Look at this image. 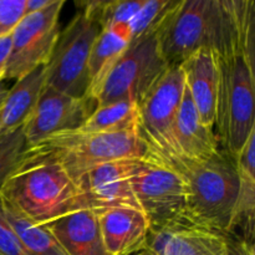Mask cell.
Returning <instances> with one entry per match:
<instances>
[{
  "mask_svg": "<svg viewBox=\"0 0 255 255\" xmlns=\"http://www.w3.org/2000/svg\"><path fill=\"white\" fill-rule=\"evenodd\" d=\"M143 2L144 0H95L84 2V7L95 15L101 30H104L115 25L131 24Z\"/></svg>",
  "mask_w": 255,
  "mask_h": 255,
  "instance_id": "23",
  "label": "cell"
},
{
  "mask_svg": "<svg viewBox=\"0 0 255 255\" xmlns=\"http://www.w3.org/2000/svg\"><path fill=\"white\" fill-rule=\"evenodd\" d=\"M65 0H55L41 11L26 14L11 32L5 80H17L45 66L60 35V14Z\"/></svg>",
  "mask_w": 255,
  "mask_h": 255,
  "instance_id": "10",
  "label": "cell"
},
{
  "mask_svg": "<svg viewBox=\"0 0 255 255\" xmlns=\"http://www.w3.org/2000/svg\"><path fill=\"white\" fill-rule=\"evenodd\" d=\"M169 66L198 50L221 54L236 45L255 49V4L252 0H179L157 32Z\"/></svg>",
  "mask_w": 255,
  "mask_h": 255,
  "instance_id": "1",
  "label": "cell"
},
{
  "mask_svg": "<svg viewBox=\"0 0 255 255\" xmlns=\"http://www.w3.org/2000/svg\"><path fill=\"white\" fill-rule=\"evenodd\" d=\"M179 65L184 75V85L201 122L214 129L219 84L217 52L207 49L198 50Z\"/></svg>",
  "mask_w": 255,
  "mask_h": 255,
  "instance_id": "14",
  "label": "cell"
},
{
  "mask_svg": "<svg viewBox=\"0 0 255 255\" xmlns=\"http://www.w3.org/2000/svg\"><path fill=\"white\" fill-rule=\"evenodd\" d=\"M2 213L26 255H69L46 224H37L0 197Z\"/></svg>",
  "mask_w": 255,
  "mask_h": 255,
  "instance_id": "19",
  "label": "cell"
},
{
  "mask_svg": "<svg viewBox=\"0 0 255 255\" xmlns=\"http://www.w3.org/2000/svg\"><path fill=\"white\" fill-rule=\"evenodd\" d=\"M129 42L131 29L127 24L115 25L100 31L92 45L89 59L90 86L87 97L95 100L105 79L117 60L126 51Z\"/></svg>",
  "mask_w": 255,
  "mask_h": 255,
  "instance_id": "18",
  "label": "cell"
},
{
  "mask_svg": "<svg viewBox=\"0 0 255 255\" xmlns=\"http://www.w3.org/2000/svg\"><path fill=\"white\" fill-rule=\"evenodd\" d=\"M133 255H156L154 253H152L151 251H148V249H143V251L138 252V253L133 254Z\"/></svg>",
  "mask_w": 255,
  "mask_h": 255,
  "instance_id": "32",
  "label": "cell"
},
{
  "mask_svg": "<svg viewBox=\"0 0 255 255\" xmlns=\"http://www.w3.org/2000/svg\"><path fill=\"white\" fill-rule=\"evenodd\" d=\"M0 255H26L2 213L0 202Z\"/></svg>",
  "mask_w": 255,
  "mask_h": 255,
  "instance_id": "26",
  "label": "cell"
},
{
  "mask_svg": "<svg viewBox=\"0 0 255 255\" xmlns=\"http://www.w3.org/2000/svg\"><path fill=\"white\" fill-rule=\"evenodd\" d=\"M95 109L94 99H75L45 86L31 117L22 127L27 144L32 148L52 134L76 131Z\"/></svg>",
  "mask_w": 255,
  "mask_h": 255,
  "instance_id": "11",
  "label": "cell"
},
{
  "mask_svg": "<svg viewBox=\"0 0 255 255\" xmlns=\"http://www.w3.org/2000/svg\"><path fill=\"white\" fill-rule=\"evenodd\" d=\"M54 1L55 0H25V11L26 14L41 11V10L49 7Z\"/></svg>",
  "mask_w": 255,
  "mask_h": 255,
  "instance_id": "29",
  "label": "cell"
},
{
  "mask_svg": "<svg viewBox=\"0 0 255 255\" xmlns=\"http://www.w3.org/2000/svg\"><path fill=\"white\" fill-rule=\"evenodd\" d=\"M136 159L106 162L90 169L77 181L87 209L94 212L115 207H133L141 209L131 182Z\"/></svg>",
  "mask_w": 255,
  "mask_h": 255,
  "instance_id": "12",
  "label": "cell"
},
{
  "mask_svg": "<svg viewBox=\"0 0 255 255\" xmlns=\"http://www.w3.org/2000/svg\"><path fill=\"white\" fill-rule=\"evenodd\" d=\"M184 94L181 65L168 67L143 101L138 105L137 134L152 158L181 171L183 161L176 141V120Z\"/></svg>",
  "mask_w": 255,
  "mask_h": 255,
  "instance_id": "5",
  "label": "cell"
},
{
  "mask_svg": "<svg viewBox=\"0 0 255 255\" xmlns=\"http://www.w3.org/2000/svg\"><path fill=\"white\" fill-rule=\"evenodd\" d=\"M131 182L137 203L151 228L188 223L184 218L186 183L178 171L152 157L137 158Z\"/></svg>",
  "mask_w": 255,
  "mask_h": 255,
  "instance_id": "9",
  "label": "cell"
},
{
  "mask_svg": "<svg viewBox=\"0 0 255 255\" xmlns=\"http://www.w3.org/2000/svg\"><path fill=\"white\" fill-rule=\"evenodd\" d=\"M229 248H231V246H229ZM229 248L226 249V251L214 252V253H209V254H206V255H228L229 254Z\"/></svg>",
  "mask_w": 255,
  "mask_h": 255,
  "instance_id": "31",
  "label": "cell"
},
{
  "mask_svg": "<svg viewBox=\"0 0 255 255\" xmlns=\"http://www.w3.org/2000/svg\"><path fill=\"white\" fill-rule=\"evenodd\" d=\"M138 121V105L119 101L99 106L76 131L84 133H120L134 131Z\"/></svg>",
  "mask_w": 255,
  "mask_h": 255,
  "instance_id": "20",
  "label": "cell"
},
{
  "mask_svg": "<svg viewBox=\"0 0 255 255\" xmlns=\"http://www.w3.org/2000/svg\"><path fill=\"white\" fill-rule=\"evenodd\" d=\"M10 45H11V35L0 37V82L4 81V72L10 54Z\"/></svg>",
  "mask_w": 255,
  "mask_h": 255,
  "instance_id": "27",
  "label": "cell"
},
{
  "mask_svg": "<svg viewBox=\"0 0 255 255\" xmlns=\"http://www.w3.org/2000/svg\"><path fill=\"white\" fill-rule=\"evenodd\" d=\"M36 148L51 154L76 184L86 172L106 162L152 157L136 129L120 133L61 132L47 137Z\"/></svg>",
  "mask_w": 255,
  "mask_h": 255,
  "instance_id": "6",
  "label": "cell"
},
{
  "mask_svg": "<svg viewBox=\"0 0 255 255\" xmlns=\"http://www.w3.org/2000/svg\"><path fill=\"white\" fill-rule=\"evenodd\" d=\"M25 14V0H0V37L11 35Z\"/></svg>",
  "mask_w": 255,
  "mask_h": 255,
  "instance_id": "25",
  "label": "cell"
},
{
  "mask_svg": "<svg viewBox=\"0 0 255 255\" xmlns=\"http://www.w3.org/2000/svg\"><path fill=\"white\" fill-rule=\"evenodd\" d=\"M95 213L102 243L110 255H133L146 249L151 224L141 209L115 207Z\"/></svg>",
  "mask_w": 255,
  "mask_h": 255,
  "instance_id": "13",
  "label": "cell"
},
{
  "mask_svg": "<svg viewBox=\"0 0 255 255\" xmlns=\"http://www.w3.org/2000/svg\"><path fill=\"white\" fill-rule=\"evenodd\" d=\"M7 91H9V87L6 86L5 81L0 82V107H1L2 102H4V99L6 97Z\"/></svg>",
  "mask_w": 255,
  "mask_h": 255,
  "instance_id": "30",
  "label": "cell"
},
{
  "mask_svg": "<svg viewBox=\"0 0 255 255\" xmlns=\"http://www.w3.org/2000/svg\"><path fill=\"white\" fill-rule=\"evenodd\" d=\"M0 197L37 224H49L87 209L79 186L50 153L30 148L7 178Z\"/></svg>",
  "mask_w": 255,
  "mask_h": 255,
  "instance_id": "2",
  "label": "cell"
},
{
  "mask_svg": "<svg viewBox=\"0 0 255 255\" xmlns=\"http://www.w3.org/2000/svg\"><path fill=\"white\" fill-rule=\"evenodd\" d=\"M228 255H255L254 246L231 238V248Z\"/></svg>",
  "mask_w": 255,
  "mask_h": 255,
  "instance_id": "28",
  "label": "cell"
},
{
  "mask_svg": "<svg viewBox=\"0 0 255 255\" xmlns=\"http://www.w3.org/2000/svg\"><path fill=\"white\" fill-rule=\"evenodd\" d=\"M179 173L186 183V221L229 237L239 192L234 162L221 151L208 161L183 162Z\"/></svg>",
  "mask_w": 255,
  "mask_h": 255,
  "instance_id": "4",
  "label": "cell"
},
{
  "mask_svg": "<svg viewBox=\"0 0 255 255\" xmlns=\"http://www.w3.org/2000/svg\"><path fill=\"white\" fill-rule=\"evenodd\" d=\"M168 67L157 34L129 42L97 92L96 107L119 101L139 105Z\"/></svg>",
  "mask_w": 255,
  "mask_h": 255,
  "instance_id": "8",
  "label": "cell"
},
{
  "mask_svg": "<svg viewBox=\"0 0 255 255\" xmlns=\"http://www.w3.org/2000/svg\"><path fill=\"white\" fill-rule=\"evenodd\" d=\"M22 127L14 131L0 132V191L30 149Z\"/></svg>",
  "mask_w": 255,
  "mask_h": 255,
  "instance_id": "24",
  "label": "cell"
},
{
  "mask_svg": "<svg viewBox=\"0 0 255 255\" xmlns=\"http://www.w3.org/2000/svg\"><path fill=\"white\" fill-rule=\"evenodd\" d=\"M239 177V192L232 218L229 238L254 246L255 176Z\"/></svg>",
  "mask_w": 255,
  "mask_h": 255,
  "instance_id": "21",
  "label": "cell"
},
{
  "mask_svg": "<svg viewBox=\"0 0 255 255\" xmlns=\"http://www.w3.org/2000/svg\"><path fill=\"white\" fill-rule=\"evenodd\" d=\"M101 26L91 11L82 7L60 31L45 70V86L75 97L89 94V59Z\"/></svg>",
  "mask_w": 255,
  "mask_h": 255,
  "instance_id": "7",
  "label": "cell"
},
{
  "mask_svg": "<svg viewBox=\"0 0 255 255\" xmlns=\"http://www.w3.org/2000/svg\"><path fill=\"white\" fill-rule=\"evenodd\" d=\"M217 57L219 84L214 126L222 152L234 162L255 128L254 50L236 45Z\"/></svg>",
  "mask_w": 255,
  "mask_h": 255,
  "instance_id": "3",
  "label": "cell"
},
{
  "mask_svg": "<svg viewBox=\"0 0 255 255\" xmlns=\"http://www.w3.org/2000/svg\"><path fill=\"white\" fill-rule=\"evenodd\" d=\"M176 141L183 162L208 161L222 151L214 129L201 122L186 85L176 120Z\"/></svg>",
  "mask_w": 255,
  "mask_h": 255,
  "instance_id": "15",
  "label": "cell"
},
{
  "mask_svg": "<svg viewBox=\"0 0 255 255\" xmlns=\"http://www.w3.org/2000/svg\"><path fill=\"white\" fill-rule=\"evenodd\" d=\"M179 0H144L129 24L131 42L158 32Z\"/></svg>",
  "mask_w": 255,
  "mask_h": 255,
  "instance_id": "22",
  "label": "cell"
},
{
  "mask_svg": "<svg viewBox=\"0 0 255 255\" xmlns=\"http://www.w3.org/2000/svg\"><path fill=\"white\" fill-rule=\"evenodd\" d=\"M44 89V66L17 79L0 107V132L14 131L24 126L31 117Z\"/></svg>",
  "mask_w": 255,
  "mask_h": 255,
  "instance_id": "17",
  "label": "cell"
},
{
  "mask_svg": "<svg viewBox=\"0 0 255 255\" xmlns=\"http://www.w3.org/2000/svg\"><path fill=\"white\" fill-rule=\"evenodd\" d=\"M46 226L69 255H110L102 243L96 213L91 209H81Z\"/></svg>",
  "mask_w": 255,
  "mask_h": 255,
  "instance_id": "16",
  "label": "cell"
}]
</instances>
